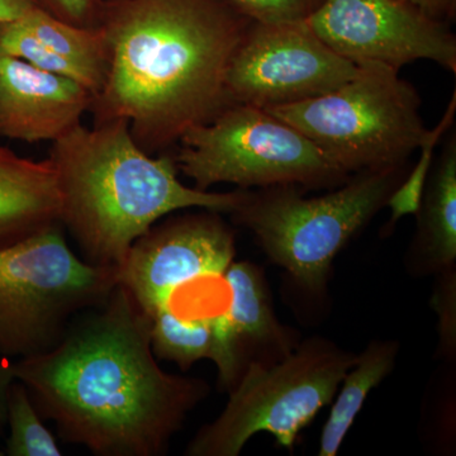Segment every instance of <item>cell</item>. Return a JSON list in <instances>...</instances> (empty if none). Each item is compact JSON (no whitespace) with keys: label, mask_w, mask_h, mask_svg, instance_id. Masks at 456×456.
Segmentation results:
<instances>
[{"label":"cell","mask_w":456,"mask_h":456,"mask_svg":"<svg viewBox=\"0 0 456 456\" xmlns=\"http://www.w3.org/2000/svg\"><path fill=\"white\" fill-rule=\"evenodd\" d=\"M397 173H359L344 187L316 198L303 197L294 184L246 189L244 202L232 215L297 283L320 290L336 255L386 206Z\"/></svg>","instance_id":"8992f818"},{"label":"cell","mask_w":456,"mask_h":456,"mask_svg":"<svg viewBox=\"0 0 456 456\" xmlns=\"http://www.w3.org/2000/svg\"><path fill=\"white\" fill-rule=\"evenodd\" d=\"M60 217L61 194L53 161L20 158L0 145V248L59 224Z\"/></svg>","instance_id":"5bb4252c"},{"label":"cell","mask_w":456,"mask_h":456,"mask_svg":"<svg viewBox=\"0 0 456 456\" xmlns=\"http://www.w3.org/2000/svg\"><path fill=\"white\" fill-rule=\"evenodd\" d=\"M150 341L156 359L174 362L183 370L200 360H212L211 314L185 317L171 310L160 312L150 318Z\"/></svg>","instance_id":"ac0fdd59"},{"label":"cell","mask_w":456,"mask_h":456,"mask_svg":"<svg viewBox=\"0 0 456 456\" xmlns=\"http://www.w3.org/2000/svg\"><path fill=\"white\" fill-rule=\"evenodd\" d=\"M421 9L426 14L436 20H445L455 17L456 0H402Z\"/></svg>","instance_id":"603a6c76"},{"label":"cell","mask_w":456,"mask_h":456,"mask_svg":"<svg viewBox=\"0 0 456 456\" xmlns=\"http://www.w3.org/2000/svg\"><path fill=\"white\" fill-rule=\"evenodd\" d=\"M36 7H38L36 0H0V23L25 16Z\"/></svg>","instance_id":"d4e9b609"},{"label":"cell","mask_w":456,"mask_h":456,"mask_svg":"<svg viewBox=\"0 0 456 456\" xmlns=\"http://www.w3.org/2000/svg\"><path fill=\"white\" fill-rule=\"evenodd\" d=\"M419 110V93L397 69L367 64L334 92L265 110L305 134L349 175L399 170L430 132Z\"/></svg>","instance_id":"277c9868"},{"label":"cell","mask_w":456,"mask_h":456,"mask_svg":"<svg viewBox=\"0 0 456 456\" xmlns=\"http://www.w3.org/2000/svg\"><path fill=\"white\" fill-rule=\"evenodd\" d=\"M456 110V93L452 94V101H450L448 110L444 114L439 125L428 132V139L422 143L421 158L417 163L415 169L410 174V176L403 183L401 187L395 188L389 196L387 204L391 208V224H395L399 218L404 217L407 215H417L419 208H421L422 200H424V193L426 184H428V175L431 173L432 158H434L435 147L441 139L444 134L452 127L454 122Z\"/></svg>","instance_id":"ffe728a7"},{"label":"cell","mask_w":456,"mask_h":456,"mask_svg":"<svg viewBox=\"0 0 456 456\" xmlns=\"http://www.w3.org/2000/svg\"><path fill=\"white\" fill-rule=\"evenodd\" d=\"M4 455L60 456L61 449L55 436L42 422L28 391L20 380L9 387L7 399V430Z\"/></svg>","instance_id":"d6986e66"},{"label":"cell","mask_w":456,"mask_h":456,"mask_svg":"<svg viewBox=\"0 0 456 456\" xmlns=\"http://www.w3.org/2000/svg\"><path fill=\"white\" fill-rule=\"evenodd\" d=\"M235 254V236L220 213L170 217L134 242L118 269V284L150 320L170 310L189 285L224 279Z\"/></svg>","instance_id":"30bf717a"},{"label":"cell","mask_w":456,"mask_h":456,"mask_svg":"<svg viewBox=\"0 0 456 456\" xmlns=\"http://www.w3.org/2000/svg\"><path fill=\"white\" fill-rule=\"evenodd\" d=\"M38 7L71 25L98 28L104 0H36Z\"/></svg>","instance_id":"7402d4cb"},{"label":"cell","mask_w":456,"mask_h":456,"mask_svg":"<svg viewBox=\"0 0 456 456\" xmlns=\"http://www.w3.org/2000/svg\"><path fill=\"white\" fill-rule=\"evenodd\" d=\"M318 37L355 65L399 69L431 60L456 73L449 23L402 0H323L307 20Z\"/></svg>","instance_id":"8fae6325"},{"label":"cell","mask_w":456,"mask_h":456,"mask_svg":"<svg viewBox=\"0 0 456 456\" xmlns=\"http://www.w3.org/2000/svg\"><path fill=\"white\" fill-rule=\"evenodd\" d=\"M178 143L174 160L179 173L200 191L220 183L241 189L318 188L349 180L305 134L250 104L227 107L212 122L185 132Z\"/></svg>","instance_id":"ba28073f"},{"label":"cell","mask_w":456,"mask_h":456,"mask_svg":"<svg viewBox=\"0 0 456 456\" xmlns=\"http://www.w3.org/2000/svg\"><path fill=\"white\" fill-rule=\"evenodd\" d=\"M13 373L9 365V360L0 358V437L7 430V399L9 387L13 383Z\"/></svg>","instance_id":"cb8c5ba5"},{"label":"cell","mask_w":456,"mask_h":456,"mask_svg":"<svg viewBox=\"0 0 456 456\" xmlns=\"http://www.w3.org/2000/svg\"><path fill=\"white\" fill-rule=\"evenodd\" d=\"M419 216V240L439 268L456 260V141L450 137L436 170L425 188Z\"/></svg>","instance_id":"e0dca14e"},{"label":"cell","mask_w":456,"mask_h":456,"mask_svg":"<svg viewBox=\"0 0 456 456\" xmlns=\"http://www.w3.org/2000/svg\"><path fill=\"white\" fill-rule=\"evenodd\" d=\"M92 102L82 84L0 55V137L55 142L82 125Z\"/></svg>","instance_id":"7c38bea8"},{"label":"cell","mask_w":456,"mask_h":456,"mask_svg":"<svg viewBox=\"0 0 456 456\" xmlns=\"http://www.w3.org/2000/svg\"><path fill=\"white\" fill-rule=\"evenodd\" d=\"M9 365L59 436L97 456L167 454L209 393L202 379L161 369L150 320L119 284L75 316L55 347Z\"/></svg>","instance_id":"6da1fadb"},{"label":"cell","mask_w":456,"mask_h":456,"mask_svg":"<svg viewBox=\"0 0 456 456\" xmlns=\"http://www.w3.org/2000/svg\"><path fill=\"white\" fill-rule=\"evenodd\" d=\"M61 217L82 257L118 270L131 246L167 216L188 208L233 213L246 189L212 193L180 182L174 155L147 154L122 119L80 125L53 142Z\"/></svg>","instance_id":"3957f363"},{"label":"cell","mask_w":456,"mask_h":456,"mask_svg":"<svg viewBox=\"0 0 456 456\" xmlns=\"http://www.w3.org/2000/svg\"><path fill=\"white\" fill-rule=\"evenodd\" d=\"M359 66L336 53L311 28L297 23H251L228 68L232 103L263 108L298 103L334 92Z\"/></svg>","instance_id":"9c48e42d"},{"label":"cell","mask_w":456,"mask_h":456,"mask_svg":"<svg viewBox=\"0 0 456 456\" xmlns=\"http://www.w3.org/2000/svg\"><path fill=\"white\" fill-rule=\"evenodd\" d=\"M250 18L228 0H104L106 74L89 112L150 155L232 106L226 79Z\"/></svg>","instance_id":"7a4b0ae2"},{"label":"cell","mask_w":456,"mask_h":456,"mask_svg":"<svg viewBox=\"0 0 456 456\" xmlns=\"http://www.w3.org/2000/svg\"><path fill=\"white\" fill-rule=\"evenodd\" d=\"M117 284L118 270L77 256L60 224L0 248V358L53 349L74 317L106 301Z\"/></svg>","instance_id":"5b68a950"},{"label":"cell","mask_w":456,"mask_h":456,"mask_svg":"<svg viewBox=\"0 0 456 456\" xmlns=\"http://www.w3.org/2000/svg\"><path fill=\"white\" fill-rule=\"evenodd\" d=\"M241 13L257 23L305 22L322 4L323 0H228Z\"/></svg>","instance_id":"44dd1931"},{"label":"cell","mask_w":456,"mask_h":456,"mask_svg":"<svg viewBox=\"0 0 456 456\" xmlns=\"http://www.w3.org/2000/svg\"><path fill=\"white\" fill-rule=\"evenodd\" d=\"M356 356L331 342L308 340L275 364L254 362L235 383L220 416L200 428L189 456H237L260 432L293 449L303 428L331 403Z\"/></svg>","instance_id":"52a82bcc"},{"label":"cell","mask_w":456,"mask_h":456,"mask_svg":"<svg viewBox=\"0 0 456 456\" xmlns=\"http://www.w3.org/2000/svg\"><path fill=\"white\" fill-rule=\"evenodd\" d=\"M0 55L23 60L62 75L97 95L106 74V45L101 28L59 20L40 7L0 23Z\"/></svg>","instance_id":"4fadbf2b"},{"label":"cell","mask_w":456,"mask_h":456,"mask_svg":"<svg viewBox=\"0 0 456 456\" xmlns=\"http://www.w3.org/2000/svg\"><path fill=\"white\" fill-rule=\"evenodd\" d=\"M230 292L227 316L240 344L244 340L273 345L287 355L292 344L287 331L278 322L259 269L250 263L232 261L224 275Z\"/></svg>","instance_id":"9a60e30c"},{"label":"cell","mask_w":456,"mask_h":456,"mask_svg":"<svg viewBox=\"0 0 456 456\" xmlns=\"http://www.w3.org/2000/svg\"><path fill=\"white\" fill-rule=\"evenodd\" d=\"M397 353L395 342L377 341L371 342L368 349L356 358L355 364L342 379L340 395L323 428L318 455L338 454L369 393L391 373Z\"/></svg>","instance_id":"2e32d148"}]
</instances>
